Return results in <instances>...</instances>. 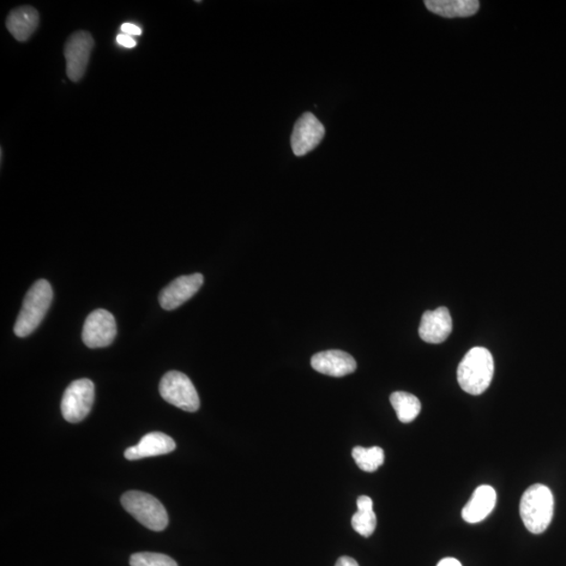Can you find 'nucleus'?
Listing matches in <instances>:
<instances>
[{
  "instance_id": "1",
  "label": "nucleus",
  "mask_w": 566,
  "mask_h": 566,
  "mask_svg": "<svg viewBox=\"0 0 566 566\" xmlns=\"http://www.w3.org/2000/svg\"><path fill=\"white\" fill-rule=\"evenodd\" d=\"M494 376L492 354L485 347H473L457 369V381L467 394L479 395L489 388Z\"/></svg>"
},
{
  "instance_id": "2",
  "label": "nucleus",
  "mask_w": 566,
  "mask_h": 566,
  "mask_svg": "<svg viewBox=\"0 0 566 566\" xmlns=\"http://www.w3.org/2000/svg\"><path fill=\"white\" fill-rule=\"evenodd\" d=\"M53 301V288L45 279L36 281L26 295L20 315L14 327V333L25 338L34 333L44 320Z\"/></svg>"
},
{
  "instance_id": "3",
  "label": "nucleus",
  "mask_w": 566,
  "mask_h": 566,
  "mask_svg": "<svg viewBox=\"0 0 566 566\" xmlns=\"http://www.w3.org/2000/svg\"><path fill=\"white\" fill-rule=\"evenodd\" d=\"M523 525L533 534L546 531L554 516V496L545 485L536 484L523 493L520 502Z\"/></svg>"
},
{
  "instance_id": "4",
  "label": "nucleus",
  "mask_w": 566,
  "mask_h": 566,
  "mask_svg": "<svg viewBox=\"0 0 566 566\" xmlns=\"http://www.w3.org/2000/svg\"><path fill=\"white\" fill-rule=\"evenodd\" d=\"M123 508L144 527L161 532L170 522L164 505L150 494L129 491L121 498Z\"/></svg>"
},
{
  "instance_id": "5",
  "label": "nucleus",
  "mask_w": 566,
  "mask_h": 566,
  "mask_svg": "<svg viewBox=\"0 0 566 566\" xmlns=\"http://www.w3.org/2000/svg\"><path fill=\"white\" fill-rule=\"evenodd\" d=\"M160 394L167 403L184 412H196L200 409V397L195 385L183 372H167L160 382Z\"/></svg>"
},
{
  "instance_id": "6",
  "label": "nucleus",
  "mask_w": 566,
  "mask_h": 566,
  "mask_svg": "<svg viewBox=\"0 0 566 566\" xmlns=\"http://www.w3.org/2000/svg\"><path fill=\"white\" fill-rule=\"evenodd\" d=\"M95 401V385L88 379H80L69 385L62 401V412L69 423L76 424L86 419Z\"/></svg>"
},
{
  "instance_id": "7",
  "label": "nucleus",
  "mask_w": 566,
  "mask_h": 566,
  "mask_svg": "<svg viewBox=\"0 0 566 566\" xmlns=\"http://www.w3.org/2000/svg\"><path fill=\"white\" fill-rule=\"evenodd\" d=\"M92 35L86 31L71 35L64 47L66 60V74L70 80L80 81L86 74L90 54L94 49Z\"/></svg>"
},
{
  "instance_id": "8",
  "label": "nucleus",
  "mask_w": 566,
  "mask_h": 566,
  "mask_svg": "<svg viewBox=\"0 0 566 566\" xmlns=\"http://www.w3.org/2000/svg\"><path fill=\"white\" fill-rule=\"evenodd\" d=\"M116 336V320L112 312L106 310L94 311L84 322L82 339L89 348L110 346Z\"/></svg>"
},
{
  "instance_id": "9",
  "label": "nucleus",
  "mask_w": 566,
  "mask_h": 566,
  "mask_svg": "<svg viewBox=\"0 0 566 566\" xmlns=\"http://www.w3.org/2000/svg\"><path fill=\"white\" fill-rule=\"evenodd\" d=\"M325 136L324 126L314 114L305 112L298 119L291 137L293 153L304 156L314 150Z\"/></svg>"
},
{
  "instance_id": "10",
  "label": "nucleus",
  "mask_w": 566,
  "mask_h": 566,
  "mask_svg": "<svg viewBox=\"0 0 566 566\" xmlns=\"http://www.w3.org/2000/svg\"><path fill=\"white\" fill-rule=\"evenodd\" d=\"M203 283L204 276L200 273L179 277L171 285L162 288L159 297L162 308L166 311L179 308L200 291Z\"/></svg>"
},
{
  "instance_id": "11",
  "label": "nucleus",
  "mask_w": 566,
  "mask_h": 566,
  "mask_svg": "<svg viewBox=\"0 0 566 566\" xmlns=\"http://www.w3.org/2000/svg\"><path fill=\"white\" fill-rule=\"evenodd\" d=\"M453 318L445 306L435 311H427L421 317L419 333L421 339L431 345H439L453 333Z\"/></svg>"
},
{
  "instance_id": "12",
  "label": "nucleus",
  "mask_w": 566,
  "mask_h": 566,
  "mask_svg": "<svg viewBox=\"0 0 566 566\" xmlns=\"http://www.w3.org/2000/svg\"><path fill=\"white\" fill-rule=\"evenodd\" d=\"M311 365L316 371L336 378L351 375L357 370L356 360L351 354L334 349L316 354L311 360Z\"/></svg>"
},
{
  "instance_id": "13",
  "label": "nucleus",
  "mask_w": 566,
  "mask_h": 566,
  "mask_svg": "<svg viewBox=\"0 0 566 566\" xmlns=\"http://www.w3.org/2000/svg\"><path fill=\"white\" fill-rule=\"evenodd\" d=\"M176 448V442L170 436L162 432H150L144 436L137 445L126 449L124 456L126 460L137 461L168 454Z\"/></svg>"
},
{
  "instance_id": "14",
  "label": "nucleus",
  "mask_w": 566,
  "mask_h": 566,
  "mask_svg": "<svg viewBox=\"0 0 566 566\" xmlns=\"http://www.w3.org/2000/svg\"><path fill=\"white\" fill-rule=\"evenodd\" d=\"M496 492L491 486H480L472 494L471 498L462 509L463 520L478 523L486 520L495 508Z\"/></svg>"
},
{
  "instance_id": "15",
  "label": "nucleus",
  "mask_w": 566,
  "mask_h": 566,
  "mask_svg": "<svg viewBox=\"0 0 566 566\" xmlns=\"http://www.w3.org/2000/svg\"><path fill=\"white\" fill-rule=\"evenodd\" d=\"M39 25L38 12L29 5L12 11L5 21L9 32L21 42L27 41Z\"/></svg>"
},
{
  "instance_id": "16",
  "label": "nucleus",
  "mask_w": 566,
  "mask_h": 566,
  "mask_svg": "<svg viewBox=\"0 0 566 566\" xmlns=\"http://www.w3.org/2000/svg\"><path fill=\"white\" fill-rule=\"evenodd\" d=\"M425 5L433 14L445 18L470 17L479 10L477 0H427Z\"/></svg>"
},
{
  "instance_id": "17",
  "label": "nucleus",
  "mask_w": 566,
  "mask_h": 566,
  "mask_svg": "<svg viewBox=\"0 0 566 566\" xmlns=\"http://www.w3.org/2000/svg\"><path fill=\"white\" fill-rule=\"evenodd\" d=\"M358 512L352 518V526L363 537H370L377 527V516L373 511L372 499L362 495L357 501Z\"/></svg>"
},
{
  "instance_id": "18",
  "label": "nucleus",
  "mask_w": 566,
  "mask_h": 566,
  "mask_svg": "<svg viewBox=\"0 0 566 566\" xmlns=\"http://www.w3.org/2000/svg\"><path fill=\"white\" fill-rule=\"evenodd\" d=\"M390 403L397 419L404 424L412 423L420 412L421 405L418 397L404 391H396L391 395Z\"/></svg>"
},
{
  "instance_id": "19",
  "label": "nucleus",
  "mask_w": 566,
  "mask_h": 566,
  "mask_svg": "<svg viewBox=\"0 0 566 566\" xmlns=\"http://www.w3.org/2000/svg\"><path fill=\"white\" fill-rule=\"evenodd\" d=\"M353 457L357 466L365 472H375L380 468L385 461L384 451L380 447H354Z\"/></svg>"
},
{
  "instance_id": "20",
  "label": "nucleus",
  "mask_w": 566,
  "mask_h": 566,
  "mask_svg": "<svg viewBox=\"0 0 566 566\" xmlns=\"http://www.w3.org/2000/svg\"><path fill=\"white\" fill-rule=\"evenodd\" d=\"M130 566H178L170 556L164 554L142 552L130 557Z\"/></svg>"
},
{
  "instance_id": "21",
  "label": "nucleus",
  "mask_w": 566,
  "mask_h": 566,
  "mask_svg": "<svg viewBox=\"0 0 566 566\" xmlns=\"http://www.w3.org/2000/svg\"><path fill=\"white\" fill-rule=\"evenodd\" d=\"M117 42L119 46L126 47V49H134L137 46V41L132 36L122 33L117 36Z\"/></svg>"
},
{
  "instance_id": "22",
  "label": "nucleus",
  "mask_w": 566,
  "mask_h": 566,
  "mask_svg": "<svg viewBox=\"0 0 566 566\" xmlns=\"http://www.w3.org/2000/svg\"><path fill=\"white\" fill-rule=\"evenodd\" d=\"M121 32L125 35H129L134 37V36H140L142 34V29L134 25V23L126 22L121 26Z\"/></svg>"
},
{
  "instance_id": "23",
  "label": "nucleus",
  "mask_w": 566,
  "mask_h": 566,
  "mask_svg": "<svg viewBox=\"0 0 566 566\" xmlns=\"http://www.w3.org/2000/svg\"><path fill=\"white\" fill-rule=\"evenodd\" d=\"M336 566H359V564L356 562V560L351 557L343 556L338 559V562H337Z\"/></svg>"
},
{
  "instance_id": "24",
  "label": "nucleus",
  "mask_w": 566,
  "mask_h": 566,
  "mask_svg": "<svg viewBox=\"0 0 566 566\" xmlns=\"http://www.w3.org/2000/svg\"><path fill=\"white\" fill-rule=\"evenodd\" d=\"M437 566H462L459 560L455 558H444Z\"/></svg>"
}]
</instances>
